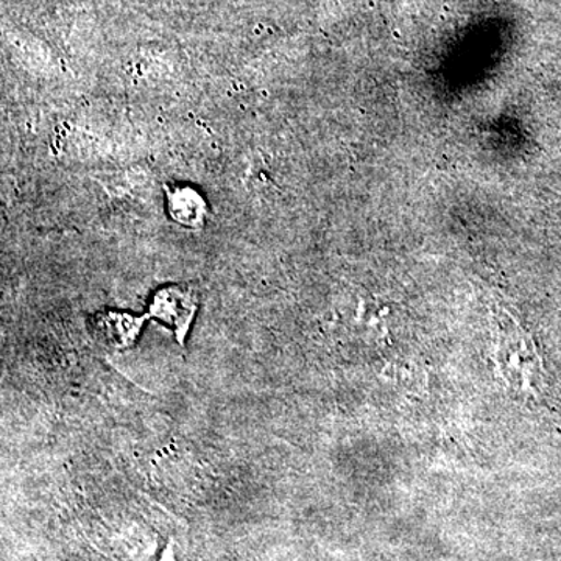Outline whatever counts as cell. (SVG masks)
<instances>
[{
	"mask_svg": "<svg viewBox=\"0 0 561 561\" xmlns=\"http://www.w3.org/2000/svg\"><path fill=\"white\" fill-rule=\"evenodd\" d=\"M494 371L513 397L535 400L545 389V368L534 341L523 328L502 313L496 320Z\"/></svg>",
	"mask_w": 561,
	"mask_h": 561,
	"instance_id": "1",
	"label": "cell"
},
{
	"mask_svg": "<svg viewBox=\"0 0 561 561\" xmlns=\"http://www.w3.org/2000/svg\"><path fill=\"white\" fill-rule=\"evenodd\" d=\"M195 311L197 295L186 287L172 286L158 291L150 306L151 316L168 323L180 337L186 334Z\"/></svg>",
	"mask_w": 561,
	"mask_h": 561,
	"instance_id": "2",
	"label": "cell"
},
{
	"mask_svg": "<svg viewBox=\"0 0 561 561\" xmlns=\"http://www.w3.org/2000/svg\"><path fill=\"white\" fill-rule=\"evenodd\" d=\"M142 320L128 313L106 312L92 319V334L105 346H130Z\"/></svg>",
	"mask_w": 561,
	"mask_h": 561,
	"instance_id": "3",
	"label": "cell"
},
{
	"mask_svg": "<svg viewBox=\"0 0 561 561\" xmlns=\"http://www.w3.org/2000/svg\"><path fill=\"white\" fill-rule=\"evenodd\" d=\"M168 210L173 220L184 227L198 228L208 214V205L197 191L176 186L168 191Z\"/></svg>",
	"mask_w": 561,
	"mask_h": 561,
	"instance_id": "4",
	"label": "cell"
}]
</instances>
